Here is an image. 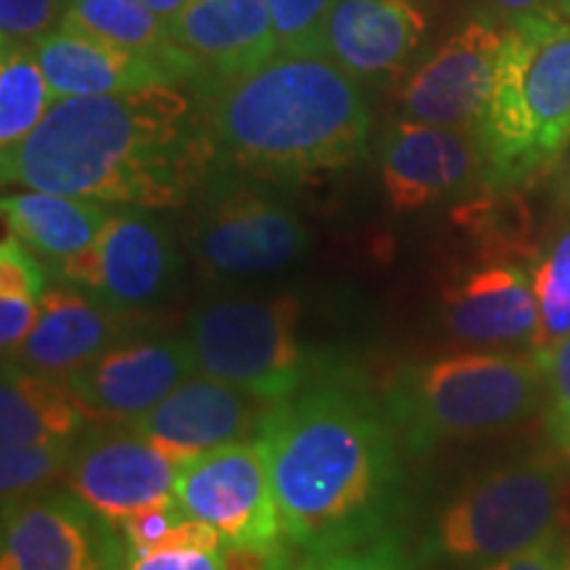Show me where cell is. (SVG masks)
I'll return each instance as SVG.
<instances>
[{
    "label": "cell",
    "mask_w": 570,
    "mask_h": 570,
    "mask_svg": "<svg viewBox=\"0 0 570 570\" xmlns=\"http://www.w3.org/2000/svg\"><path fill=\"white\" fill-rule=\"evenodd\" d=\"M483 13L502 24H518L523 19H541V17H560V0H481Z\"/></svg>",
    "instance_id": "cell-36"
},
{
    "label": "cell",
    "mask_w": 570,
    "mask_h": 570,
    "mask_svg": "<svg viewBox=\"0 0 570 570\" xmlns=\"http://www.w3.org/2000/svg\"><path fill=\"white\" fill-rule=\"evenodd\" d=\"M539 302V331L531 348H550L570 336V230L539 256L531 269Z\"/></svg>",
    "instance_id": "cell-27"
},
{
    "label": "cell",
    "mask_w": 570,
    "mask_h": 570,
    "mask_svg": "<svg viewBox=\"0 0 570 570\" xmlns=\"http://www.w3.org/2000/svg\"><path fill=\"white\" fill-rule=\"evenodd\" d=\"M449 331L481 346H533L539 331V302L531 273L512 262L483 265L444 294Z\"/></svg>",
    "instance_id": "cell-20"
},
{
    "label": "cell",
    "mask_w": 570,
    "mask_h": 570,
    "mask_svg": "<svg viewBox=\"0 0 570 570\" xmlns=\"http://www.w3.org/2000/svg\"><path fill=\"white\" fill-rule=\"evenodd\" d=\"M562 3V11H566V17L570 19V0H560Z\"/></svg>",
    "instance_id": "cell-40"
},
{
    "label": "cell",
    "mask_w": 570,
    "mask_h": 570,
    "mask_svg": "<svg viewBox=\"0 0 570 570\" xmlns=\"http://www.w3.org/2000/svg\"><path fill=\"white\" fill-rule=\"evenodd\" d=\"M46 267L9 233L0 244V344L9 356L24 344L46 296Z\"/></svg>",
    "instance_id": "cell-25"
},
{
    "label": "cell",
    "mask_w": 570,
    "mask_h": 570,
    "mask_svg": "<svg viewBox=\"0 0 570 570\" xmlns=\"http://www.w3.org/2000/svg\"><path fill=\"white\" fill-rule=\"evenodd\" d=\"M88 410L61 377L6 362L0 389V449L71 444L82 436Z\"/></svg>",
    "instance_id": "cell-23"
},
{
    "label": "cell",
    "mask_w": 570,
    "mask_h": 570,
    "mask_svg": "<svg viewBox=\"0 0 570 570\" xmlns=\"http://www.w3.org/2000/svg\"><path fill=\"white\" fill-rule=\"evenodd\" d=\"M198 375L185 338H127L61 381L88 415L130 423Z\"/></svg>",
    "instance_id": "cell-15"
},
{
    "label": "cell",
    "mask_w": 570,
    "mask_h": 570,
    "mask_svg": "<svg viewBox=\"0 0 570 570\" xmlns=\"http://www.w3.org/2000/svg\"><path fill=\"white\" fill-rule=\"evenodd\" d=\"M0 212L13 238L56 267L88 252L111 217L109 204L96 198L32 188L6 194Z\"/></svg>",
    "instance_id": "cell-22"
},
{
    "label": "cell",
    "mask_w": 570,
    "mask_h": 570,
    "mask_svg": "<svg viewBox=\"0 0 570 570\" xmlns=\"http://www.w3.org/2000/svg\"><path fill=\"white\" fill-rule=\"evenodd\" d=\"M188 248L214 283H240L291 267L309 248V230L281 198L233 169H217L198 196Z\"/></svg>",
    "instance_id": "cell-8"
},
{
    "label": "cell",
    "mask_w": 570,
    "mask_h": 570,
    "mask_svg": "<svg viewBox=\"0 0 570 570\" xmlns=\"http://www.w3.org/2000/svg\"><path fill=\"white\" fill-rule=\"evenodd\" d=\"M127 570H227L225 550H175L127 554Z\"/></svg>",
    "instance_id": "cell-35"
},
{
    "label": "cell",
    "mask_w": 570,
    "mask_h": 570,
    "mask_svg": "<svg viewBox=\"0 0 570 570\" xmlns=\"http://www.w3.org/2000/svg\"><path fill=\"white\" fill-rule=\"evenodd\" d=\"M508 24L479 13L449 35L402 88V119L479 130L494 92Z\"/></svg>",
    "instance_id": "cell-11"
},
{
    "label": "cell",
    "mask_w": 570,
    "mask_h": 570,
    "mask_svg": "<svg viewBox=\"0 0 570 570\" xmlns=\"http://www.w3.org/2000/svg\"><path fill=\"white\" fill-rule=\"evenodd\" d=\"M3 185L138 209H177L219 169L202 98L180 85L61 98L0 156Z\"/></svg>",
    "instance_id": "cell-1"
},
{
    "label": "cell",
    "mask_w": 570,
    "mask_h": 570,
    "mask_svg": "<svg viewBox=\"0 0 570 570\" xmlns=\"http://www.w3.org/2000/svg\"><path fill=\"white\" fill-rule=\"evenodd\" d=\"M183 518H185V510L175 499V502L159 504V508H151V510H142L138 515L122 520V523H119V533H122L127 544V554H142L154 550V547L159 544V541L167 537V533L173 531Z\"/></svg>",
    "instance_id": "cell-33"
},
{
    "label": "cell",
    "mask_w": 570,
    "mask_h": 570,
    "mask_svg": "<svg viewBox=\"0 0 570 570\" xmlns=\"http://www.w3.org/2000/svg\"><path fill=\"white\" fill-rule=\"evenodd\" d=\"M547 377V431L566 458H570V336L541 348Z\"/></svg>",
    "instance_id": "cell-32"
},
{
    "label": "cell",
    "mask_w": 570,
    "mask_h": 570,
    "mask_svg": "<svg viewBox=\"0 0 570 570\" xmlns=\"http://www.w3.org/2000/svg\"><path fill=\"white\" fill-rule=\"evenodd\" d=\"M69 0H0V48H32L59 30Z\"/></svg>",
    "instance_id": "cell-30"
},
{
    "label": "cell",
    "mask_w": 570,
    "mask_h": 570,
    "mask_svg": "<svg viewBox=\"0 0 570 570\" xmlns=\"http://www.w3.org/2000/svg\"><path fill=\"white\" fill-rule=\"evenodd\" d=\"M570 487V458L531 452L465 483L439 510L425 537L428 560L475 570L518 554L558 531Z\"/></svg>",
    "instance_id": "cell-6"
},
{
    "label": "cell",
    "mask_w": 570,
    "mask_h": 570,
    "mask_svg": "<svg viewBox=\"0 0 570 570\" xmlns=\"http://www.w3.org/2000/svg\"><path fill=\"white\" fill-rule=\"evenodd\" d=\"M196 90L219 167L254 180H306L352 167L367 151L365 92L325 56L277 53Z\"/></svg>",
    "instance_id": "cell-3"
},
{
    "label": "cell",
    "mask_w": 570,
    "mask_h": 570,
    "mask_svg": "<svg viewBox=\"0 0 570 570\" xmlns=\"http://www.w3.org/2000/svg\"><path fill=\"white\" fill-rule=\"evenodd\" d=\"M428 19L417 0H338L327 13L317 53L356 80L391 75L423 42Z\"/></svg>",
    "instance_id": "cell-19"
},
{
    "label": "cell",
    "mask_w": 570,
    "mask_h": 570,
    "mask_svg": "<svg viewBox=\"0 0 570 570\" xmlns=\"http://www.w3.org/2000/svg\"><path fill=\"white\" fill-rule=\"evenodd\" d=\"M267 407L230 383L194 375L130 425L183 465L230 441L254 436Z\"/></svg>",
    "instance_id": "cell-17"
},
{
    "label": "cell",
    "mask_w": 570,
    "mask_h": 570,
    "mask_svg": "<svg viewBox=\"0 0 570 570\" xmlns=\"http://www.w3.org/2000/svg\"><path fill=\"white\" fill-rule=\"evenodd\" d=\"M3 554L19 570H127L117 525L63 491L3 502Z\"/></svg>",
    "instance_id": "cell-12"
},
{
    "label": "cell",
    "mask_w": 570,
    "mask_h": 570,
    "mask_svg": "<svg viewBox=\"0 0 570 570\" xmlns=\"http://www.w3.org/2000/svg\"><path fill=\"white\" fill-rule=\"evenodd\" d=\"M53 106L32 48H0V151L19 146Z\"/></svg>",
    "instance_id": "cell-26"
},
{
    "label": "cell",
    "mask_w": 570,
    "mask_h": 570,
    "mask_svg": "<svg viewBox=\"0 0 570 570\" xmlns=\"http://www.w3.org/2000/svg\"><path fill=\"white\" fill-rule=\"evenodd\" d=\"M173 38L202 63L209 82L233 80L277 56L267 0H188Z\"/></svg>",
    "instance_id": "cell-21"
},
{
    "label": "cell",
    "mask_w": 570,
    "mask_h": 570,
    "mask_svg": "<svg viewBox=\"0 0 570 570\" xmlns=\"http://www.w3.org/2000/svg\"><path fill=\"white\" fill-rule=\"evenodd\" d=\"M142 3H146L151 11L159 13L164 21H169V24H173V21L180 17V11L185 9V6H188V0H142Z\"/></svg>",
    "instance_id": "cell-37"
},
{
    "label": "cell",
    "mask_w": 570,
    "mask_h": 570,
    "mask_svg": "<svg viewBox=\"0 0 570 570\" xmlns=\"http://www.w3.org/2000/svg\"><path fill=\"white\" fill-rule=\"evenodd\" d=\"M61 24L80 27V30L117 42V46L164 56V59L188 63V67L204 71L194 56L177 46L169 21H164L159 13L148 9L142 0H69L67 17ZM206 82H209V77H206Z\"/></svg>",
    "instance_id": "cell-24"
},
{
    "label": "cell",
    "mask_w": 570,
    "mask_h": 570,
    "mask_svg": "<svg viewBox=\"0 0 570 570\" xmlns=\"http://www.w3.org/2000/svg\"><path fill=\"white\" fill-rule=\"evenodd\" d=\"M254 436L291 544L325 554L386 537L402 508L399 433L348 377L323 375L269 404Z\"/></svg>",
    "instance_id": "cell-2"
},
{
    "label": "cell",
    "mask_w": 570,
    "mask_h": 570,
    "mask_svg": "<svg viewBox=\"0 0 570 570\" xmlns=\"http://www.w3.org/2000/svg\"><path fill=\"white\" fill-rule=\"evenodd\" d=\"M175 499L185 515L214 525L225 547L283 554L285 529L256 436L230 441L183 462Z\"/></svg>",
    "instance_id": "cell-9"
},
{
    "label": "cell",
    "mask_w": 570,
    "mask_h": 570,
    "mask_svg": "<svg viewBox=\"0 0 570 570\" xmlns=\"http://www.w3.org/2000/svg\"><path fill=\"white\" fill-rule=\"evenodd\" d=\"M0 570H19V568L13 566V560L9 558V554H3V562H0Z\"/></svg>",
    "instance_id": "cell-39"
},
{
    "label": "cell",
    "mask_w": 570,
    "mask_h": 570,
    "mask_svg": "<svg viewBox=\"0 0 570 570\" xmlns=\"http://www.w3.org/2000/svg\"><path fill=\"white\" fill-rule=\"evenodd\" d=\"M547 396L544 362L529 354L458 352L402 370L389 389V415L410 452L473 439L529 420Z\"/></svg>",
    "instance_id": "cell-5"
},
{
    "label": "cell",
    "mask_w": 570,
    "mask_h": 570,
    "mask_svg": "<svg viewBox=\"0 0 570 570\" xmlns=\"http://www.w3.org/2000/svg\"><path fill=\"white\" fill-rule=\"evenodd\" d=\"M180 468L130 423H122L82 433L63 475L71 494L119 529L122 520L142 510L175 502Z\"/></svg>",
    "instance_id": "cell-13"
},
{
    "label": "cell",
    "mask_w": 570,
    "mask_h": 570,
    "mask_svg": "<svg viewBox=\"0 0 570 570\" xmlns=\"http://www.w3.org/2000/svg\"><path fill=\"white\" fill-rule=\"evenodd\" d=\"M296 570H417V562L402 541L386 533L338 552L309 554Z\"/></svg>",
    "instance_id": "cell-31"
},
{
    "label": "cell",
    "mask_w": 570,
    "mask_h": 570,
    "mask_svg": "<svg viewBox=\"0 0 570 570\" xmlns=\"http://www.w3.org/2000/svg\"><path fill=\"white\" fill-rule=\"evenodd\" d=\"M296 296H223L196 306L185 341L198 375L230 383L265 404L283 402L327 375L298 336Z\"/></svg>",
    "instance_id": "cell-7"
},
{
    "label": "cell",
    "mask_w": 570,
    "mask_h": 570,
    "mask_svg": "<svg viewBox=\"0 0 570 570\" xmlns=\"http://www.w3.org/2000/svg\"><path fill=\"white\" fill-rule=\"evenodd\" d=\"M277 53H317L327 13L338 0H267Z\"/></svg>",
    "instance_id": "cell-29"
},
{
    "label": "cell",
    "mask_w": 570,
    "mask_h": 570,
    "mask_svg": "<svg viewBox=\"0 0 570 570\" xmlns=\"http://www.w3.org/2000/svg\"><path fill=\"white\" fill-rule=\"evenodd\" d=\"M75 444L77 441H71V444L3 449L0 452V491H3V502L46 491L48 483L67 473Z\"/></svg>",
    "instance_id": "cell-28"
},
{
    "label": "cell",
    "mask_w": 570,
    "mask_h": 570,
    "mask_svg": "<svg viewBox=\"0 0 570 570\" xmlns=\"http://www.w3.org/2000/svg\"><path fill=\"white\" fill-rule=\"evenodd\" d=\"M560 196H562V204H566V209L570 212V167L566 177H562V188H560Z\"/></svg>",
    "instance_id": "cell-38"
},
{
    "label": "cell",
    "mask_w": 570,
    "mask_h": 570,
    "mask_svg": "<svg viewBox=\"0 0 570 570\" xmlns=\"http://www.w3.org/2000/svg\"><path fill=\"white\" fill-rule=\"evenodd\" d=\"M483 188L515 190L552 169L570 142V19L508 27L479 130Z\"/></svg>",
    "instance_id": "cell-4"
},
{
    "label": "cell",
    "mask_w": 570,
    "mask_h": 570,
    "mask_svg": "<svg viewBox=\"0 0 570 570\" xmlns=\"http://www.w3.org/2000/svg\"><path fill=\"white\" fill-rule=\"evenodd\" d=\"M381 183L391 209L420 212L483 185L475 132L399 119L381 140Z\"/></svg>",
    "instance_id": "cell-14"
},
{
    "label": "cell",
    "mask_w": 570,
    "mask_h": 570,
    "mask_svg": "<svg viewBox=\"0 0 570 570\" xmlns=\"http://www.w3.org/2000/svg\"><path fill=\"white\" fill-rule=\"evenodd\" d=\"M132 331L130 315L61 283L46 291L30 336L6 362L30 373L63 377L122 344Z\"/></svg>",
    "instance_id": "cell-18"
},
{
    "label": "cell",
    "mask_w": 570,
    "mask_h": 570,
    "mask_svg": "<svg viewBox=\"0 0 570 570\" xmlns=\"http://www.w3.org/2000/svg\"><path fill=\"white\" fill-rule=\"evenodd\" d=\"M42 75L51 88L53 104L61 98L114 96L154 85H185L204 88V71L164 56L132 51L80 27L61 24L32 46Z\"/></svg>",
    "instance_id": "cell-16"
},
{
    "label": "cell",
    "mask_w": 570,
    "mask_h": 570,
    "mask_svg": "<svg viewBox=\"0 0 570 570\" xmlns=\"http://www.w3.org/2000/svg\"><path fill=\"white\" fill-rule=\"evenodd\" d=\"M180 269L173 230L146 209L119 206L88 252L59 265V277L122 315H135L173 294Z\"/></svg>",
    "instance_id": "cell-10"
},
{
    "label": "cell",
    "mask_w": 570,
    "mask_h": 570,
    "mask_svg": "<svg viewBox=\"0 0 570 570\" xmlns=\"http://www.w3.org/2000/svg\"><path fill=\"white\" fill-rule=\"evenodd\" d=\"M475 570H570V558L566 541L560 539V531H554L547 539L529 547V550L489 562V566H481Z\"/></svg>",
    "instance_id": "cell-34"
}]
</instances>
